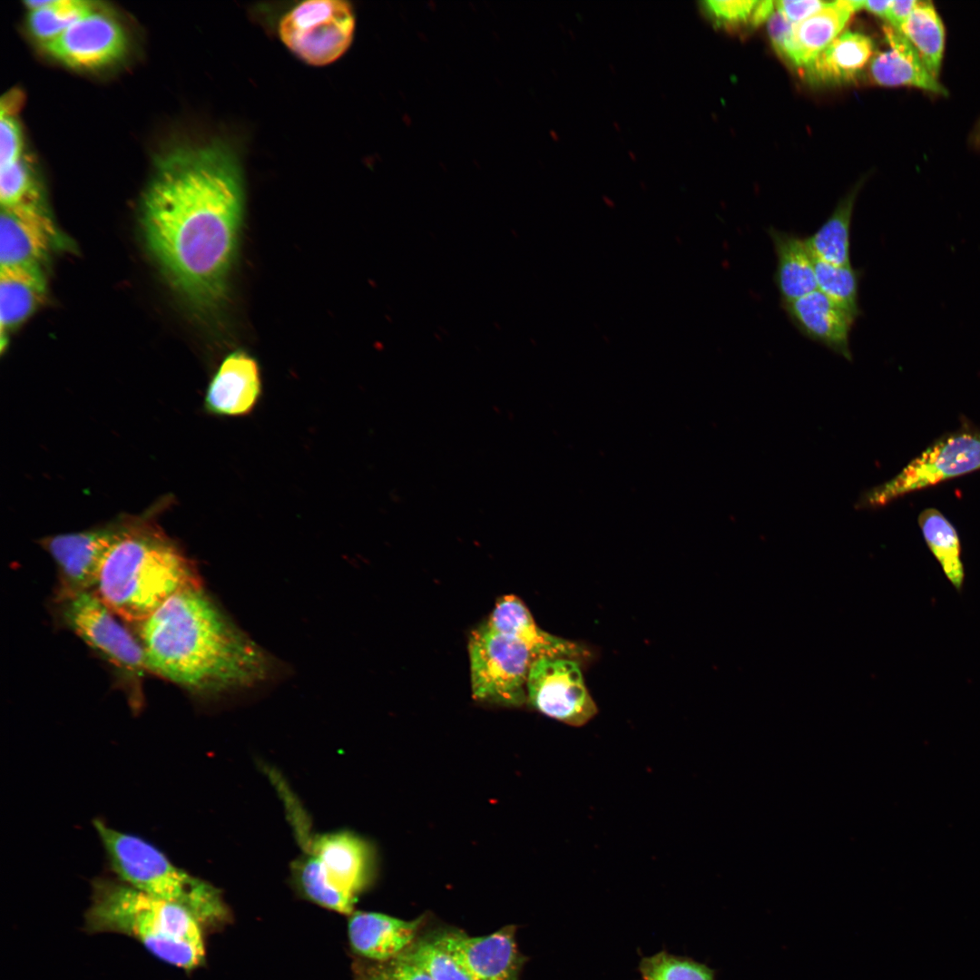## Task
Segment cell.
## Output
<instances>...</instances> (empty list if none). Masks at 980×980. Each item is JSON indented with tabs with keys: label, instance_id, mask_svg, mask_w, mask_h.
<instances>
[{
	"label": "cell",
	"instance_id": "cell-17",
	"mask_svg": "<svg viewBox=\"0 0 980 980\" xmlns=\"http://www.w3.org/2000/svg\"><path fill=\"white\" fill-rule=\"evenodd\" d=\"M793 326L848 361L852 360L850 333L857 320L819 290L780 305Z\"/></svg>",
	"mask_w": 980,
	"mask_h": 980
},
{
	"label": "cell",
	"instance_id": "cell-11",
	"mask_svg": "<svg viewBox=\"0 0 980 980\" xmlns=\"http://www.w3.org/2000/svg\"><path fill=\"white\" fill-rule=\"evenodd\" d=\"M526 702L542 714L573 727L588 723L598 711L579 662L572 657L544 655L531 664Z\"/></svg>",
	"mask_w": 980,
	"mask_h": 980
},
{
	"label": "cell",
	"instance_id": "cell-4",
	"mask_svg": "<svg viewBox=\"0 0 980 980\" xmlns=\"http://www.w3.org/2000/svg\"><path fill=\"white\" fill-rule=\"evenodd\" d=\"M92 888L84 921L88 933L132 937L159 960L181 969L202 964V926L187 909L118 878H97Z\"/></svg>",
	"mask_w": 980,
	"mask_h": 980
},
{
	"label": "cell",
	"instance_id": "cell-5",
	"mask_svg": "<svg viewBox=\"0 0 980 980\" xmlns=\"http://www.w3.org/2000/svg\"><path fill=\"white\" fill-rule=\"evenodd\" d=\"M93 826L119 880L184 907L201 926L224 918L225 906L214 887L176 867L147 840L114 829L101 819H95Z\"/></svg>",
	"mask_w": 980,
	"mask_h": 980
},
{
	"label": "cell",
	"instance_id": "cell-38",
	"mask_svg": "<svg viewBox=\"0 0 980 980\" xmlns=\"http://www.w3.org/2000/svg\"><path fill=\"white\" fill-rule=\"evenodd\" d=\"M918 1L907 0L897 1L893 0L887 11L886 21L891 27L901 33V28L906 22L908 15L916 7Z\"/></svg>",
	"mask_w": 980,
	"mask_h": 980
},
{
	"label": "cell",
	"instance_id": "cell-41",
	"mask_svg": "<svg viewBox=\"0 0 980 980\" xmlns=\"http://www.w3.org/2000/svg\"><path fill=\"white\" fill-rule=\"evenodd\" d=\"M969 142L974 148L980 149V119L973 128Z\"/></svg>",
	"mask_w": 980,
	"mask_h": 980
},
{
	"label": "cell",
	"instance_id": "cell-19",
	"mask_svg": "<svg viewBox=\"0 0 980 980\" xmlns=\"http://www.w3.org/2000/svg\"><path fill=\"white\" fill-rule=\"evenodd\" d=\"M883 30L889 48L873 55L869 64L872 82L880 86H912L947 95L945 86L927 71L906 36L889 24Z\"/></svg>",
	"mask_w": 980,
	"mask_h": 980
},
{
	"label": "cell",
	"instance_id": "cell-18",
	"mask_svg": "<svg viewBox=\"0 0 980 980\" xmlns=\"http://www.w3.org/2000/svg\"><path fill=\"white\" fill-rule=\"evenodd\" d=\"M423 917L404 920L376 912H356L348 920L352 949L372 962L401 956L417 938Z\"/></svg>",
	"mask_w": 980,
	"mask_h": 980
},
{
	"label": "cell",
	"instance_id": "cell-29",
	"mask_svg": "<svg viewBox=\"0 0 980 980\" xmlns=\"http://www.w3.org/2000/svg\"><path fill=\"white\" fill-rule=\"evenodd\" d=\"M814 260L817 289L858 318L862 314L858 303L862 270L851 264L837 266Z\"/></svg>",
	"mask_w": 980,
	"mask_h": 980
},
{
	"label": "cell",
	"instance_id": "cell-15",
	"mask_svg": "<svg viewBox=\"0 0 980 980\" xmlns=\"http://www.w3.org/2000/svg\"><path fill=\"white\" fill-rule=\"evenodd\" d=\"M55 237L54 224L41 202L1 207V266H40Z\"/></svg>",
	"mask_w": 980,
	"mask_h": 980
},
{
	"label": "cell",
	"instance_id": "cell-6",
	"mask_svg": "<svg viewBox=\"0 0 980 980\" xmlns=\"http://www.w3.org/2000/svg\"><path fill=\"white\" fill-rule=\"evenodd\" d=\"M472 696L504 706L526 702V682L535 656L521 640L491 628L485 622L468 639Z\"/></svg>",
	"mask_w": 980,
	"mask_h": 980
},
{
	"label": "cell",
	"instance_id": "cell-34",
	"mask_svg": "<svg viewBox=\"0 0 980 980\" xmlns=\"http://www.w3.org/2000/svg\"><path fill=\"white\" fill-rule=\"evenodd\" d=\"M357 980H433L422 968L399 956L385 962H371L357 971Z\"/></svg>",
	"mask_w": 980,
	"mask_h": 980
},
{
	"label": "cell",
	"instance_id": "cell-39",
	"mask_svg": "<svg viewBox=\"0 0 980 980\" xmlns=\"http://www.w3.org/2000/svg\"><path fill=\"white\" fill-rule=\"evenodd\" d=\"M775 2L770 0L758 1L750 19L749 25L757 27L763 22L768 21L774 13Z\"/></svg>",
	"mask_w": 980,
	"mask_h": 980
},
{
	"label": "cell",
	"instance_id": "cell-36",
	"mask_svg": "<svg viewBox=\"0 0 980 980\" xmlns=\"http://www.w3.org/2000/svg\"><path fill=\"white\" fill-rule=\"evenodd\" d=\"M794 24L780 12H774L767 21V30L773 48L779 56L795 66Z\"/></svg>",
	"mask_w": 980,
	"mask_h": 980
},
{
	"label": "cell",
	"instance_id": "cell-23",
	"mask_svg": "<svg viewBox=\"0 0 980 980\" xmlns=\"http://www.w3.org/2000/svg\"><path fill=\"white\" fill-rule=\"evenodd\" d=\"M863 7L864 1L860 0L829 2L818 13L794 24V67L805 71L839 35L852 14Z\"/></svg>",
	"mask_w": 980,
	"mask_h": 980
},
{
	"label": "cell",
	"instance_id": "cell-33",
	"mask_svg": "<svg viewBox=\"0 0 980 980\" xmlns=\"http://www.w3.org/2000/svg\"><path fill=\"white\" fill-rule=\"evenodd\" d=\"M757 0H710L701 2L704 15L719 28L733 30L749 24Z\"/></svg>",
	"mask_w": 980,
	"mask_h": 980
},
{
	"label": "cell",
	"instance_id": "cell-21",
	"mask_svg": "<svg viewBox=\"0 0 980 980\" xmlns=\"http://www.w3.org/2000/svg\"><path fill=\"white\" fill-rule=\"evenodd\" d=\"M485 622L495 631L524 642L535 658L544 655L574 658L582 653L574 643L540 629L529 609L515 595L500 597Z\"/></svg>",
	"mask_w": 980,
	"mask_h": 980
},
{
	"label": "cell",
	"instance_id": "cell-31",
	"mask_svg": "<svg viewBox=\"0 0 980 980\" xmlns=\"http://www.w3.org/2000/svg\"><path fill=\"white\" fill-rule=\"evenodd\" d=\"M0 202L1 207L41 202L35 181L24 161L1 168Z\"/></svg>",
	"mask_w": 980,
	"mask_h": 980
},
{
	"label": "cell",
	"instance_id": "cell-26",
	"mask_svg": "<svg viewBox=\"0 0 980 980\" xmlns=\"http://www.w3.org/2000/svg\"><path fill=\"white\" fill-rule=\"evenodd\" d=\"M924 540L939 563L941 569L956 590L964 588L965 572L961 556L958 534L950 521L937 509L926 508L918 516Z\"/></svg>",
	"mask_w": 980,
	"mask_h": 980
},
{
	"label": "cell",
	"instance_id": "cell-20",
	"mask_svg": "<svg viewBox=\"0 0 980 980\" xmlns=\"http://www.w3.org/2000/svg\"><path fill=\"white\" fill-rule=\"evenodd\" d=\"M768 234L776 256L773 280L780 305L792 302L817 289L815 260L805 238L769 227Z\"/></svg>",
	"mask_w": 980,
	"mask_h": 980
},
{
	"label": "cell",
	"instance_id": "cell-30",
	"mask_svg": "<svg viewBox=\"0 0 980 980\" xmlns=\"http://www.w3.org/2000/svg\"><path fill=\"white\" fill-rule=\"evenodd\" d=\"M401 956L422 968L433 980H471L448 953L438 932L416 938Z\"/></svg>",
	"mask_w": 980,
	"mask_h": 980
},
{
	"label": "cell",
	"instance_id": "cell-3",
	"mask_svg": "<svg viewBox=\"0 0 980 980\" xmlns=\"http://www.w3.org/2000/svg\"><path fill=\"white\" fill-rule=\"evenodd\" d=\"M201 586L194 566L148 517H125L95 593L121 619L142 623L176 593Z\"/></svg>",
	"mask_w": 980,
	"mask_h": 980
},
{
	"label": "cell",
	"instance_id": "cell-25",
	"mask_svg": "<svg viewBox=\"0 0 980 980\" xmlns=\"http://www.w3.org/2000/svg\"><path fill=\"white\" fill-rule=\"evenodd\" d=\"M857 184L836 205L831 214L811 235L805 238L813 257L837 266L850 265V235Z\"/></svg>",
	"mask_w": 980,
	"mask_h": 980
},
{
	"label": "cell",
	"instance_id": "cell-8",
	"mask_svg": "<svg viewBox=\"0 0 980 980\" xmlns=\"http://www.w3.org/2000/svg\"><path fill=\"white\" fill-rule=\"evenodd\" d=\"M355 13L344 0H308L280 19L282 43L305 63L322 66L341 57L355 31Z\"/></svg>",
	"mask_w": 980,
	"mask_h": 980
},
{
	"label": "cell",
	"instance_id": "cell-24",
	"mask_svg": "<svg viewBox=\"0 0 980 980\" xmlns=\"http://www.w3.org/2000/svg\"><path fill=\"white\" fill-rule=\"evenodd\" d=\"M872 40L860 33L839 34L804 71L812 81L840 83L854 80L873 54Z\"/></svg>",
	"mask_w": 980,
	"mask_h": 980
},
{
	"label": "cell",
	"instance_id": "cell-40",
	"mask_svg": "<svg viewBox=\"0 0 980 980\" xmlns=\"http://www.w3.org/2000/svg\"><path fill=\"white\" fill-rule=\"evenodd\" d=\"M892 1H864V7L874 15L886 19Z\"/></svg>",
	"mask_w": 980,
	"mask_h": 980
},
{
	"label": "cell",
	"instance_id": "cell-35",
	"mask_svg": "<svg viewBox=\"0 0 980 980\" xmlns=\"http://www.w3.org/2000/svg\"><path fill=\"white\" fill-rule=\"evenodd\" d=\"M22 148V134L18 122L10 111L1 108L0 167L9 166L21 160Z\"/></svg>",
	"mask_w": 980,
	"mask_h": 980
},
{
	"label": "cell",
	"instance_id": "cell-16",
	"mask_svg": "<svg viewBox=\"0 0 980 980\" xmlns=\"http://www.w3.org/2000/svg\"><path fill=\"white\" fill-rule=\"evenodd\" d=\"M262 393L257 361L242 350L229 354L212 377L204 397L208 413L243 416L252 412Z\"/></svg>",
	"mask_w": 980,
	"mask_h": 980
},
{
	"label": "cell",
	"instance_id": "cell-13",
	"mask_svg": "<svg viewBox=\"0 0 980 980\" xmlns=\"http://www.w3.org/2000/svg\"><path fill=\"white\" fill-rule=\"evenodd\" d=\"M43 46L68 66L93 69L120 59L127 50L128 39L119 22L95 9Z\"/></svg>",
	"mask_w": 980,
	"mask_h": 980
},
{
	"label": "cell",
	"instance_id": "cell-7",
	"mask_svg": "<svg viewBox=\"0 0 980 980\" xmlns=\"http://www.w3.org/2000/svg\"><path fill=\"white\" fill-rule=\"evenodd\" d=\"M980 469V430L965 424L946 434L897 475L863 495L858 506L877 507L913 491Z\"/></svg>",
	"mask_w": 980,
	"mask_h": 980
},
{
	"label": "cell",
	"instance_id": "cell-12",
	"mask_svg": "<svg viewBox=\"0 0 980 980\" xmlns=\"http://www.w3.org/2000/svg\"><path fill=\"white\" fill-rule=\"evenodd\" d=\"M124 522L125 517L101 528L42 540L58 569L59 601L96 587L103 564L122 535Z\"/></svg>",
	"mask_w": 980,
	"mask_h": 980
},
{
	"label": "cell",
	"instance_id": "cell-37",
	"mask_svg": "<svg viewBox=\"0 0 980 980\" xmlns=\"http://www.w3.org/2000/svg\"><path fill=\"white\" fill-rule=\"evenodd\" d=\"M778 11L793 24H798L820 11L827 2L818 0H780L775 2Z\"/></svg>",
	"mask_w": 980,
	"mask_h": 980
},
{
	"label": "cell",
	"instance_id": "cell-28",
	"mask_svg": "<svg viewBox=\"0 0 980 980\" xmlns=\"http://www.w3.org/2000/svg\"><path fill=\"white\" fill-rule=\"evenodd\" d=\"M24 4L29 9V30L42 44L95 10L92 2L83 0H31Z\"/></svg>",
	"mask_w": 980,
	"mask_h": 980
},
{
	"label": "cell",
	"instance_id": "cell-14",
	"mask_svg": "<svg viewBox=\"0 0 980 980\" xmlns=\"http://www.w3.org/2000/svg\"><path fill=\"white\" fill-rule=\"evenodd\" d=\"M439 937L471 980H519L524 958L515 941V927L506 926L482 936L442 930Z\"/></svg>",
	"mask_w": 980,
	"mask_h": 980
},
{
	"label": "cell",
	"instance_id": "cell-27",
	"mask_svg": "<svg viewBox=\"0 0 980 980\" xmlns=\"http://www.w3.org/2000/svg\"><path fill=\"white\" fill-rule=\"evenodd\" d=\"M901 33L913 45L927 71L938 79L945 50V28L933 4L918 1Z\"/></svg>",
	"mask_w": 980,
	"mask_h": 980
},
{
	"label": "cell",
	"instance_id": "cell-9",
	"mask_svg": "<svg viewBox=\"0 0 980 980\" xmlns=\"http://www.w3.org/2000/svg\"><path fill=\"white\" fill-rule=\"evenodd\" d=\"M302 842L307 856L301 859L312 883L328 897L335 911L350 914L356 896L367 885L371 873L368 845L355 835L339 832L326 834L309 840L305 833Z\"/></svg>",
	"mask_w": 980,
	"mask_h": 980
},
{
	"label": "cell",
	"instance_id": "cell-22",
	"mask_svg": "<svg viewBox=\"0 0 980 980\" xmlns=\"http://www.w3.org/2000/svg\"><path fill=\"white\" fill-rule=\"evenodd\" d=\"M46 282L40 266H0L1 348L8 333L23 323L41 304Z\"/></svg>",
	"mask_w": 980,
	"mask_h": 980
},
{
	"label": "cell",
	"instance_id": "cell-2",
	"mask_svg": "<svg viewBox=\"0 0 980 980\" xmlns=\"http://www.w3.org/2000/svg\"><path fill=\"white\" fill-rule=\"evenodd\" d=\"M140 625L147 669L195 694H219L267 680L272 661L201 586L170 597Z\"/></svg>",
	"mask_w": 980,
	"mask_h": 980
},
{
	"label": "cell",
	"instance_id": "cell-1",
	"mask_svg": "<svg viewBox=\"0 0 980 980\" xmlns=\"http://www.w3.org/2000/svg\"><path fill=\"white\" fill-rule=\"evenodd\" d=\"M242 213L240 167L227 144L182 147L160 160L142 204L145 237L172 282L201 308L225 298Z\"/></svg>",
	"mask_w": 980,
	"mask_h": 980
},
{
	"label": "cell",
	"instance_id": "cell-32",
	"mask_svg": "<svg viewBox=\"0 0 980 980\" xmlns=\"http://www.w3.org/2000/svg\"><path fill=\"white\" fill-rule=\"evenodd\" d=\"M642 971L644 980H712L707 967L664 955L645 960Z\"/></svg>",
	"mask_w": 980,
	"mask_h": 980
},
{
	"label": "cell",
	"instance_id": "cell-10",
	"mask_svg": "<svg viewBox=\"0 0 980 980\" xmlns=\"http://www.w3.org/2000/svg\"><path fill=\"white\" fill-rule=\"evenodd\" d=\"M59 602L64 623L124 675L139 681L148 671L141 642L94 591L81 592Z\"/></svg>",
	"mask_w": 980,
	"mask_h": 980
}]
</instances>
